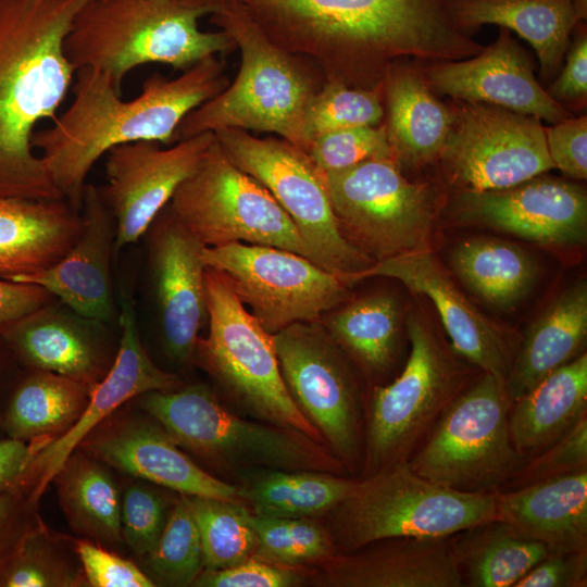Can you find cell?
Masks as SVG:
<instances>
[{
	"instance_id": "39",
	"label": "cell",
	"mask_w": 587,
	"mask_h": 587,
	"mask_svg": "<svg viewBox=\"0 0 587 587\" xmlns=\"http://www.w3.org/2000/svg\"><path fill=\"white\" fill-rule=\"evenodd\" d=\"M88 586L74 539L32 525L12 552L0 562V587Z\"/></svg>"
},
{
	"instance_id": "12",
	"label": "cell",
	"mask_w": 587,
	"mask_h": 587,
	"mask_svg": "<svg viewBox=\"0 0 587 587\" xmlns=\"http://www.w3.org/2000/svg\"><path fill=\"white\" fill-rule=\"evenodd\" d=\"M323 175L340 232L375 262L428 249L435 190L407 179L394 158Z\"/></svg>"
},
{
	"instance_id": "9",
	"label": "cell",
	"mask_w": 587,
	"mask_h": 587,
	"mask_svg": "<svg viewBox=\"0 0 587 587\" xmlns=\"http://www.w3.org/2000/svg\"><path fill=\"white\" fill-rule=\"evenodd\" d=\"M204 286L209 333L197 339L193 355L253 414L325 445L287 389L273 335L239 301L220 271L207 266Z\"/></svg>"
},
{
	"instance_id": "6",
	"label": "cell",
	"mask_w": 587,
	"mask_h": 587,
	"mask_svg": "<svg viewBox=\"0 0 587 587\" xmlns=\"http://www.w3.org/2000/svg\"><path fill=\"white\" fill-rule=\"evenodd\" d=\"M337 550L351 552L396 537H448L497 521L496 492L442 487L399 461L355 480L330 512Z\"/></svg>"
},
{
	"instance_id": "48",
	"label": "cell",
	"mask_w": 587,
	"mask_h": 587,
	"mask_svg": "<svg viewBox=\"0 0 587 587\" xmlns=\"http://www.w3.org/2000/svg\"><path fill=\"white\" fill-rule=\"evenodd\" d=\"M303 567H289L251 557L221 570H203L192 585L203 587H289L304 582Z\"/></svg>"
},
{
	"instance_id": "29",
	"label": "cell",
	"mask_w": 587,
	"mask_h": 587,
	"mask_svg": "<svg viewBox=\"0 0 587 587\" xmlns=\"http://www.w3.org/2000/svg\"><path fill=\"white\" fill-rule=\"evenodd\" d=\"M384 108L390 149L400 167L419 168L439 159L453 113L436 98L420 70L400 63L390 70Z\"/></svg>"
},
{
	"instance_id": "4",
	"label": "cell",
	"mask_w": 587,
	"mask_h": 587,
	"mask_svg": "<svg viewBox=\"0 0 587 587\" xmlns=\"http://www.w3.org/2000/svg\"><path fill=\"white\" fill-rule=\"evenodd\" d=\"M240 51L233 83L189 112L177 126L173 143L203 133L237 128L271 133L308 153L309 105L326 78L320 67L270 40L237 0L211 13Z\"/></svg>"
},
{
	"instance_id": "34",
	"label": "cell",
	"mask_w": 587,
	"mask_h": 587,
	"mask_svg": "<svg viewBox=\"0 0 587 587\" xmlns=\"http://www.w3.org/2000/svg\"><path fill=\"white\" fill-rule=\"evenodd\" d=\"M90 390L79 382L36 371L13 392L2 425L9 437L46 445L65 434L79 419Z\"/></svg>"
},
{
	"instance_id": "22",
	"label": "cell",
	"mask_w": 587,
	"mask_h": 587,
	"mask_svg": "<svg viewBox=\"0 0 587 587\" xmlns=\"http://www.w3.org/2000/svg\"><path fill=\"white\" fill-rule=\"evenodd\" d=\"M420 71L434 92L458 101L491 104L553 124L572 116L539 84L528 54L503 27L478 54L434 62Z\"/></svg>"
},
{
	"instance_id": "36",
	"label": "cell",
	"mask_w": 587,
	"mask_h": 587,
	"mask_svg": "<svg viewBox=\"0 0 587 587\" xmlns=\"http://www.w3.org/2000/svg\"><path fill=\"white\" fill-rule=\"evenodd\" d=\"M317 323L367 372L384 373L394 364L401 310L391 295L378 292L349 299L324 314Z\"/></svg>"
},
{
	"instance_id": "44",
	"label": "cell",
	"mask_w": 587,
	"mask_h": 587,
	"mask_svg": "<svg viewBox=\"0 0 587 587\" xmlns=\"http://www.w3.org/2000/svg\"><path fill=\"white\" fill-rule=\"evenodd\" d=\"M308 154L322 174L344 171L371 159L394 158L384 122L316 136Z\"/></svg>"
},
{
	"instance_id": "15",
	"label": "cell",
	"mask_w": 587,
	"mask_h": 587,
	"mask_svg": "<svg viewBox=\"0 0 587 587\" xmlns=\"http://www.w3.org/2000/svg\"><path fill=\"white\" fill-rule=\"evenodd\" d=\"M439 161L461 190H500L552 168L540 121L500 107L462 101Z\"/></svg>"
},
{
	"instance_id": "50",
	"label": "cell",
	"mask_w": 587,
	"mask_h": 587,
	"mask_svg": "<svg viewBox=\"0 0 587 587\" xmlns=\"http://www.w3.org/2000/svg\"><path fill=\"white\" fill-rule=\"evenodd\" d=\"M587 550L548 552L513 587H585Z\"/></svg>"
},
{
	"instance_id": "20",
	"label": "cell",
	"mask_w": 587,
	"mask_h": 587,
	"mask_svg": "<svg viewBox=\"0 0 587 587\" xmlns=\"http://www.w3.org/2000/svg\"><path fill=\"white\" fill-rule=\"evenodd\" d=\"M77 448L107 465L183 496L247 504L242 487L204 471L180 450L161 425L150 421L114 412Z\"/></svg>"
},
{
	"instance_id": "52",
	"label": "cell",
	"mask_w": 587,
	"mask_h": 587,
	"mask_svg": "<svg viewBox=\"0 0 587 587\" xmlns=\"http://www.w3.org/2000/svg\"><path fill=\"white\" fill-rule=\"evenodd\" d=\"M35 507L21 489L0 492V562L39 519Z\"/></svg>"
},
{
	"instance_id": "42",
	"label": "cell",
	"mask_w": 587,
	"mask_h": 587,
	"mask_svg": "<svg viewBox=\"0 0 587 587\" xmlns=\"http://www.w3.org/2000/svg\"><path fill=\"white\" fill-rule=\"evenodd\" d=\"M145 559L154 578L171 586L192 585L204 570L201 540L188 496L180 495L154 549Z\"/></svg>"
},
{
	"instance_id": "33",
	"label": "cell",
	"mask_w": 587,
	"mask_h": 587,
	"mask_svg": "<svg viewBox=\"0 0 587 587\" xmlns=\"http://www.w3.org/2000/svg\"><path fill=\"white\" fill-rule=\"evenodd\" d=\"M52 483L75 534L105 548L123 541L122 498L114 479L99 460L77 448L59 469Z\"/></svg>"
},
{
	"instance_id": "18",
	"label": "cell",
	"mask_w": 587,
	"mask_h": 587,
	"mask_svg": "<svg viewBox=\"0 0 587 587\" xmlns=\"http://www.w3.org/2000/svg\"><path fill=\"white\" fill-rule=\"evenodd\" d=\"M451 213L460 223L545 246L582 245L587 237L585 188L540 175L500 190H461Z\"/></svg>"
},
{
	"instance_id": "1",
	"label": "cell",
	"mask_w": 587,
	"mask_h": 587,
	"mask_svg": "<svg viewBox=\"0 0 587 587\" xmlns=\"http://www.w3.org/2000/svg\"><path fill=\"white\" fill-rule=\"evenodd\" d=\"M237 1L276 46L353 88L384 89L401 59L455 61L484 49L454 23L450 0Z\"/></svg>"
},
{
	"instance_id": "43",
	"label": "cell",
	"mask_w": 587,
	"mask_h": 587,
	"mask_svg": "<svg viewBox=\"0 0 587 587\" xmlns=\"http://www.w3.org/2000/svg\"><path fill=\"white\" fill-rule=\"evenodd\" d=\"M384 89H361L326 80L312 99L307 112L311 138L325 133L384 122Z\"/></svg>"
},
{
	"instance_id": "47",
	"label": "cell",
	"mask_w": 587,
	"mask_h": 587,
	"mask_svg": "<svg viewBox=\"0 0 587 587\" xmlns=\"http://www.w3.org/2000/svg\"><path fill=\"white\" fill-rule=\"evenodd\" d=\"M86 582L92 587H152L153 579L134 562L95 541L74 540Z\"/></svg>"
},
{
	"instance_id": "55",
	"label": "cell",
	"mask_w": 587,
	"mask_h": 587,
	"mask_svg": "<svg viewBox=\"0 0 587 587\" xmlns=\"http://www.w3.org/2000/svg\"><path fill=\"white\" fill-rule=\"evenodd\" d=\"M183 4L193 7V8H203L209 10L211 13L218 8L221 4L227 0H176Z\"/></svg>"
},
{
	"instance_id": "35",
	"label": "cell",
	"mask_w": 587,
	"mask_h": 587,
	"mask_svg": "<svg viewBox=\"0 0 587 587\" xmlns=\"http://www.w3.org/2000/svg\"><path fill=\"white\" fill-rule=\"evenodd\" d=\"M458 278L478 298L499 309H511L530 290L537 265L520 246L503 239L475 237L459 242L450 253Z\"/></svg>"
},
{
	"instance_id": "11",
	"label": "cell",
	"mask_w": 587,
	"mask_h": 587,
	"mask_svg": "<svg viewBox=\"0 0 587 587\" xmlns=\"http://www.w3.org/2000/svg\"><path fill=\"white\" fill-rule=\"evenodd\" d=\"M410 354L400 375L373 395L366 473L407 461L451 402L470 385L467 371L417 314L407 319Z\"/></svg>"
},
{
	"instance_id": "19",
	"label": "cell",
	"mask_w": 587,
	"mask_h": 587,
	"mask_svg": "<svg viewBox=\"0 0 587 587\" xmlns=\"http://www.w3.org/2000/svg\"><path fill=\"white\" fill-rule=\"evenodd\" d=\"M120 302L122 334L110 369L90 391L87 405L76 423L65 434L45 445L30 464L27 491L34 505L80 441L122 404L147 392L167 391L182 386L177 376L157 366L148 355L140 341L132 299L125 289L121 292Z\"/></svg>"
},
{
	"instance_id": "25",
	"label": "cell",
	"mask_w": 587,
	"mask_h": 587,
	"mask_svg": "<svg viewBox=\"0 0 587 587\" xmlns=\"http://www.w3.org/2000/svg\"><path fill=\"white\" fill-rule=\"evenodd\" d=\"M453 536L396 537L334 554L319 583L335 587H464Z\"/></svg>"
},
{
	"instance_id": "46",
	"label": "cell",
	"mask_w": 587,
	"mask_h": 587,
	"mask_svg": "<svg viewBox=\"0 0 587 587\" xmlns=\"http://www.w3.org/2000/svg\"><path fill=\"white\" fill-rule=\"evenodd\" d=\"M162 497L142 484L128 486L121 502L122 536L132 551L146 558L155 547L166 522Z\"/></svg>"
},
{
	"instance_id": "7",
	"label": "cell",
	"mask_w": 587,
	"mask_h": 587,
	"mask_svg": "<svg viewBox=\"0 0 587 587\" xmlns=\"http://www.w3.org/2000/svg\"><path fill=\"white\" fill-rule=\"evenodd\" d=\"M140 397L141 408L179 447L216 464L334 474L345 467L326 445L299 430L234 414L205 385Z\"/></svg>"
},
{
	"instance_id": "27",
	"label": "cell",
	"mask_w": 587,
	"mask_h": 587,
	"mask_svg": "<svg viewBox=\"0 0 587 587\" xmlns=\"http://www.w3.org/2000/svg\"><path fill=\"white\" fill-rule=\"evenodd\" d=\"M497 521L549 552L587 550V470L496 492Z\"/></svg>"
},
{
	"instance_id": "24",
	"label": "cell",
	"mask_w": 587,
	"mask_h": 587,
	"mask_svg": "<svg viewBox=\"0 0 587 587\" xmlns=\"http://www.w3.org/2000/svg\"><path fill=\"white\" fill-rule=\"evenodd\" d=\"M80 214V233L57 263L10 280L38 285L75 313L108 322L114 314L111 259L115 222L99 187L86 184Z\"/></svg>"
},
{
	"instance_id": "8",
	"label": "cell",
	"mask_w": 587,
	"mask_h": 587,
	"mask_svg": "<svg viewBox=\"0 0 587 587\" xmlns=\"http://www.w3.org/2000/svg\"><path fill=\"white\" fill-rule=\"evenodd\" d=\"M507 380L483 375L445 410L408 460L424 478L453 490L497 492L526 461L514 448Z\"/></svg>"
},
{
	"instance_id": "45",
	"label": "cell",
	"mask_w": 587,
	"mask_h": 587,
	"mask_svg": "<svg viewBox=\"0 0 587 587\" xmlns=\"http://www.w3.org/2000/svg\"><path fill=\"white\" fill-rule=\"evenodd\" d=\"M583 470H587L586 415L555 442L524 461L502 489H515Z\"/></svg>"
},
{
	"instance_id": "40",
	"label": "cell",
	"mask_w": 587,
	"mask_h": 587,
	"mask_svg": "<svg viewBox=\"0 0 587 587\" xmlns=\"http://www.w3.org/2000/svg\"><path fill=\"white\" fill-rule=\"evenodd\" d=\"M199 530L204 570L234 566L253 557L258 538L245 504L189 497Z\"/></svg>"
},
{
	"instance_id": "14",
	"label": "cell",
	"mask_w": 587,
	"mask_h": 587,
	"mask_svg": "<svg viewBox=\"0 0 587 587\" xmlns=\"http://www.w3.org/2000/svg\"><path fill=\"white\" fill-rule=\"evenodd\" d=\"M236 297L270 334L312 323L347 302L349 286L310 259L277 247L233 242L203 249Z\"/></svg>"
},
{
	"instance_id": "32",
	"label": "cell",
	"mask_w": 587,
	"mask_h": 587,
	"mask_svg": "<svg viewBox=\"0 0 587 587\" xmlns=\"http://www.w3.org/2000/svg\"><path fill=\"white\" fill-rule=\"evenodd\" d=\"M587 408V354L554 370L512 403L509 426L516 451L525 460L567 433Z\"/></svg>"
},
{
	"instance_id": "3",
	"label": "cell",
	"mask_w": 587,
	"mask_h": 587,
	"mask_svg": "<svg viewBox=\"0 0 587 587\" xmlns=\"http://www.w3.org/2000/svg\"><path fill=\"white\" fill-rule=\"evenodd\" d=\"M91 0H0V197L64 199L32 138L74 83L64 41Z\"/></svg>"
},
{
	"instance_id": "49",
	"label": "cell",
	"mask_w": 587,
	"mask_h": 587,
	"mask_svg": "<svg viewBox=\"0 0 587 587\" xmlns=\"http://www.w3.org/2000/svg\"><path fill=\"white\" fill-rule=\"evenodd\" d=\"M554 167L574 179L587 178V117H569L545 128Z\"/></svg>"
},
{
	"instance_id": "41",
	"label": "cell",
	"mask_w": 587,
	"mask_h": 587,
	"mask_svg": "<svg viewBox=\"0 0 587 587\" xmlns=\"http://www.w3.org/2000/svg\"><path fill=\"white\" fill-rule=\"evenodd\" d=\"M258 547L254 558L289 567L321 564L335 554L329 532L311 517H270L250 513Z\"/></svg>"
},
{
	"instance_id": "10",
	"label": "cell",
	"mask_w": 587,
	"mask_h": 587,
	"mask_svg": "<svg viewBox=\"0 0 587 587\" xmlns=\"http://www.w3.org/2000/svg\"><path fill=\"white\" fill-rule=\"evenodd\" d=\"M240 170L262 184L296 225L311 260L348 286L375 261L340 232L324 175L309 154L275 136L226 128L213 133Z\"/></svg>"
},
{
	"instance_id": "38",
	"label": "cell",
	"mask_w": 587,
	"mask_h": 587,
	"mask_svg": "<svg viewBox=\"0 0 587 587\" xmlns=\"http://www.w3.org/2000/svg\"><path fill=\"white\" fill-rule=\"evenodd\" d=\"M355 480L329 472L268 470L242 488L253 514L300 519L329 513Z\"/></svg>"
},
{
	"instance_id": "51",
	"label": "cell",
	"mask_w": 587,
	"mask_h": 587,
	"mask_svg": "<svg viewBox=\"0 0 587 587\" xmlns=\"http://www.w3.org/2000/svg\"><path fill=\"white\" fill-rule=\"evenodd\" d=\"M575 39L567 52L565 64L548 93L561 105H583L587 97V36L586 27L579 22ZM565 108V107H564Z\"/></svg>"
},
{
	"instance_id": "37",
	"label": "cell",
	"mask_w": 587,
	"mask_h": 587,
	"mask_svg": "<svg viewBox=\"0 0 587 587\" xmlns=\"http://www.w3.org/2000/svg\"><path fill=\"white\" fill-rule=\"evenodd\" d=\"M453 546L464 586L470 587L514 586L549 552L499 521L455 534Z\"/></svg>"
},
{
	"instance_id": "30",
	"label": "cell",
	"mask_w": 587,
	"mask_h": 587,
	"mask_svg": "<svg viewBox=\"0 0 587 587\" xmlns=\"http://www.w3.org/2000/svg\"><path fill=\"white\" fill-rule=\"evenodd\" d=\"M450 12L466 33L484 24L517 33L535 49L544 79L561 70L570 37L582 22L573 0H450Z\"/></svg>"
},
{
	"instance_id": "5",
	"label": "cell",
	"mask_w": 587,
	"mask_h": 587,
	"mask_svg": "<svg viewBox=\"0 0 587 587\" xmlns=\"http://www.w3.org/2000/svg\"><path fill=\"white\" fill-rule=\"evenodd\" d=\"M205 14L211 12L176 0H91L73 21L65 54L76 71L99 70L121 90L138 66L162 63L185 71L235 49L225 32L200 29Z\"/></svg>"
},
{
	"instance_id": "2",
	"label": "cell",
	"mask_w": 587,
	"mask_h": 587,
	"mask_svg": "<svg viewBox=\"0 0 587 587\" xmlns=\"http://www.w3.org/2000/svg\"><path fill=\"white\" fill-rule=\"evenodd\" d=\"M225 63L212 55L170 79L153 73L140 93L123 100L111 77L92 67L76 71L74 100L49 128L32 138L52 182L80 211L86 178L112 148L140 140L173 145L174 133L193 109L229 84Z\"/></svg>"
},
{
	"instance_id": "13",
	"label": "cell",
	"mask_w": 587,
	"mask_h": 587,
	"mask_svg": "<svg viewBox=\"0 0 587 587\" xmlns=\"http://www.w3.org/2000/svg\"><path fill=\"white\" fill-rule=\"evenodd\" d=\"M168 207L205 247L263 245L311 260L288 214L262 184L228 159L216 138Z\"/></svg>"
},
{
	"instance_id": "23",
	"label": "cell",
	"mask_w": 587,
	"mask_h": 587,
	"mask_svg": "<svg viewBox=\"0 0 587 587\" xmlns=\"http://www.w3.org/2000/svg\"><path fill=\"white\" fill-rule=\"evenodd\" d=\"M149 233V263L167 353L178 362L193 357L208 317L205 248L173 214L168 204Z\"/></svg>"
},
{
	"instance_id": "31",
	"label": "cell",
	"mask_w": 587,
	"mask_h": 587,
	"mask_svg": "<svg viewBox=\"0 0 587 587\" xmlns=\"http://www.w3.org/2000/svg\"><path fill=\"white\" fill-rule=\"evenodd\" d=\"M586 337L587 285L580 280L554 298L517 348L507 377L512 402L580 355Z\"/></svg>"
},
{
	"instance_id": "28",
	"label": "cell",
	"mask_w": 587,
	"mask_h": 587,
	"mask_svg": "<svg viewBox=\"0 0 587 587\" xmlns=\"http://www.w3.org/2000/svg\"><path fill=\"white\" fill-rule=\"evenodd\" d=\"M80 211L65 199L0 197V278L49 268L82 229Z\"/></svg>"
},
{
	"instance_id": "16",
	"label": "cell",
	"mask_w": 587,
	"mask_h": 587,
	"mask_svg": "<svg viewBox=\"0 0 587 587\" xmlns=\"http://www.w3.org/2000/svg\"><path fill=\"white\" fill-rule=\"evenodd\" d=\"M273 341L291 398L330 451L354 466L361 455V404L342 349L317 322L291 324Z\"/></svg>"
},
{
	"instance_id": "53",
	"label": "cell",
	"mask_w": 587,
	"mask_h": 587,
	"mask_svg": "<svg viewBox=\"0 0 587 587\" xmlns=\"http://www.w3.org/2000/svg\"><path fill=\"white\" fill-rule=\"evenodd\" d=\"M45 445L12 437L0 440V492L21 489L27 494L30 464Z\"/></svg>"
},
{
	"instance_id": "17",
	"label": "cell",
	"mask_w": 587,
	"mask_h": 587,
	"mask_svg": "<svg viewBox=\"0 0 587 587\" xmlns=\"http://www.w3.org/2000/svg\"><path fill=\"white\" fill-rule=\"evenodd\" d=\"M214 139L213 133H203L167 148L140 140L105 153L107 184L99 189L115 222V250L147 233Z\"/></svg>"
},
{
	"instance_id": "26",
	"label": "cell",
	"mask_w": 587,
	"mask_h": 587,
	"mask_svg": "<svg viewBox=\"0 0 587 587\" xmlns=\"http://www.w3.org/2000/svg\"><path fill=\"white\" fill-rule=\"evenodd\" d=\"M100 324L50 302L12 322L0 335L34 370L68 377L91 391L112 364L99 338Z\"/></svg>"
},
{
	"instance_id": "21",
	"label": "cell",
	"mask_w": 587,
	"mask_h": 587,
	"mask_svg": "<svg viewBox=\"0 0 587 587\" xmlns=\"http://www.w3.org/2000/svg\"><path fill=\"white\" fill-rule=\"evenodd\" d=\"M374 276L397 279L427 297L453 351L483 373L507 380L515 352L503 329L470 301L429 248L376 261L355 276L354 284Z\"/></svg>"
},
{
	"instance_id": "54",
	"label": "cell",
	"mask_w": 587,
	"mask_h": 587,
	"mask_svg": "<svg viewBox=\"0 0 587 587\" xmlns=\"http://www.w3.org/2000/svg\"><path fill=\"white\" fill-rule=\"evenodd\" d=\"M45 288L29 283L0 278V333L12 322L52 302Z\"/></svg>"
}]
</instances>
